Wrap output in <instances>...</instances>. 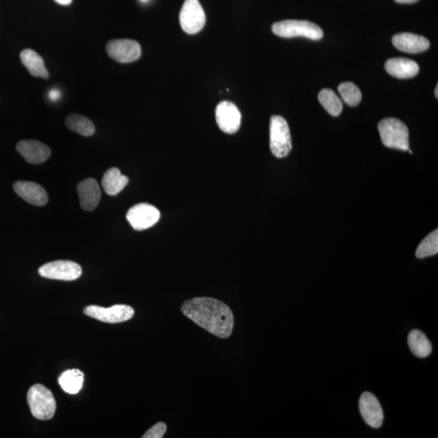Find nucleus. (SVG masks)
Here are the masks:
<instances>
[{
    "mask_svg": "<svg viewBox=\"0 0 438 438\" xmlns=\"http://www.w3.org/2000/svg\"><path fill=\"white\" fill-rule=\"evenodd\" d=\"M183 315L201 328L221 339L232 333L234 316L227 304L214 298L197 297L184 301Z\"/></svg>",
    "mask_w": 438,
    "mask_h": 438,
    "instance_id": "1",
    "label": "nucleus"
},
{
    "mask_svg": "<svg viewBox=\"0 0 438 438\" xmlns=\"http://www.w3.org/2000/svg\"><path fill=\"white\" fill-rule=\"evenodd\" d=\"M28 404L32 415L40 421L52 419L57 410V402L52 392L47 387L36 384L31 387L27 395Z\"/></svg>",
    "mask_w": 438,
    "mask_h": 438,
    "instance_id": "2",
    "label": "nucleus"
},
{
    "mask_svg": "<svg viewBox=\"0 0 438 438\" xmlns=\"http://www.w3.org/2000/svg\"><path fill=\"white\" fill-rule=\"evenodd\" d=\"M382 143L388 148L409 150V132L406 124L398 119L388 118L378 124Z\"/></svg>",
    "mask_w": 438,
    "mask_h": 438,
    "instance_id": "3",
    "label": "nucleus"
},
{
    "mask_svg": "<svg viewBox=\"0 0 438 438\" xmlns=\"http://www.w3.org/2000/svg\"><path fill=\"white\" fill-rule=\"evenodd\" d=\"M272 31L277 36L285 39L303 37L312 40H320L324 35L319 26L307 21L286 20L276 22L272 26Z\"/></svg>",
    "mask_w": 438,
    "mask_h": 438,
    "instance_id": "4",
    "label": "nucleus"
},
{
    "mask_svg": "<svg viewBox=\"0 0 438 438\" xmlns=\"http://www.w3.org/2000/svg\"><path fill=\"white\" fill-rule=\"evenodd\" d=\"M270 150L276 158L282 159L292 150V137L286 119L280 115L270 119Z\"/></svg>",
    "mask_w": 438,
    "mask_h": 438,
    "instance_id": "5",
    "label": "nucleus"
},
{
    "mask_svg": "<svg viewBox=\"0 0 438 438\" xmlns=\"http://www.w3.org/2000/svg\"><path fill=\"white\" fill-rule=\"evenodd\" d=\"M204 9L198 0H186L179 13V22L182 29L188 34H196L206 25Z\"/></svg>",
    "mask_w": 438,
    "mask_h": 438,
    "instance_id": "6",
    "label": "nucleus"
},
{
    "mask_svg": "<svg viewBox=\"0 0 438 438\" xmlns=\"http://www.w3.org/2000/svg\"><path fill=\"white\" fill-rule=\"evenodd\" d=\"M86 315L96 320L107 323H121V322L130 320L135 316V310L126 304H115L110 308H103L97 306H87L84 310Z\"/></svg>",
    "mask_w": 438,
    "mask_h": 438,
    "instance_id": "7",
    "label": "nucleus"
},
{
    "mask_svg": "<svg viewBox=\"0 0 438 438\" xmlns=\"http://www.w3.org/2000/svg\"><path fill=\"white\" fill-rule=\"evenodd\" d=\"M39 273L43 278L62 281H73L82 275L80 265L72 261H55L41 266Z\"/></svg>",
    "mask_w": 438,
    "mask_h": 438,
    "instance_id": "8",
    "label": "nucleus"
},
{
    "mask_svg": "<svg viewBox=\"0 0 438 438\" xmlns=\"http://www.w3.org/2000/svg\"><path fill=\"white\" fill-rule=\"evenodd\" d=\"M126 217L133 229L143 230L153 227L159 222L160 212L154 206L141 203L133 206L128 211Z\"/></svg>",
    "mask_w": 438,
    "mask_h": 438,
    "instance_id": "9",
    "label": "nucleus"
},
{
    "mask_svg": "<svg viewBox=\"0 0 438 438\" xmlns=\"http://www.w3.org/2000/svg\"><path fill=\"white\" fill-rule=\"evenodd\" d=\"M107 52L114 61L128 63L137 61L141 57V48L139 43L131 39H117L108 41Z\"/></svg>",
    "mask_w": 438,
    "mask_h": 438,
    "instance_id": "10",
    "label": "nucleus"
},
{
    "mask_svg": "<svg viewBox=\"0 0 438 438\" xmlns=\"http://www.w3.org/2000/svg\"><path fill=\"white\" fill-rule=\"evenodd\" d=\"M215 115L219 128L228 135L236 133L241 127V112L230 101H223L220 103L216 108Z\"/></svg>",
    "mask_w": 438,
    "mask_h": 438,
    "instance_id": "11",
    "label": "nucleus"
},
{
    "mask_svg": "<svg viewBox=\"0 0 438 438\" xmlns=\"http://www.w3.org/2000/svg\"><path fill=\"white\" fill-rule=\"evenodd\" d=\"M359 406L361 416L368 426L373 428L382 426L384 419V410L376 396L370 392H364L359 399Z\"/></svg>",
    "mask_w": 438,
    "mask_h": 438,
    "instance_id": "12",
    "label": "nucleus"
},
{
    "mask_svg": "<svg viewBox=\"0 0 438 438\" xmlns=\"http://www.w3.org/2000/svg\"><path fill=\"white\" fill-rule=\"evenodd\" d=\"M20 155L31 164H41L47 161L50 156V150L47 145L39 141H21L17 145Z\"/></svg>",
    "mask_w": 438,
    "mask_h": 438,
    "instance_id": "13",
    "label": "nucleus"
},
{
    "mask_svg": "<svg viewBox=\"0 0 438 438\" xmlns=\"http://www.w3.org/2000/svg\"><path fill=\"white\" fill-rule=\"evenodd\" d=\"M17 195L30 204L43 206L47 204L48 196L43 187L30 181H17L13 184Z\"/></svg>",
    "mask_w": 438,
    "mask_h": 438,
    "instance_id": "14",
    "label": "nucleus"
},
{
    "mask_svg": "<svg viewBox=\"0 0 438 438\" xmlns=\"http://www.w3.org/2000/svg\"><path fill=\"white\" fill-rule=\"evenodd\" d=\"M81 208L92 211L97 208L101 199V190L98 181L94 179H86L77 186Z\"/></svg>",
    "mask_w": 438,
    "mask_h": 438,
    "instance_id": "15",
    "label": "nucleus"
},
{
    "mask_svg": "<svg viewBox=\"0 0 438 438\" xmlns=\"http://www.w3.org/2000/svg\"><path fill=\"white\" fill-rule=\"evenodd\" d=\"M396 48L401 52L418 54L430 48V43L425 37L411 33L396 34L392 39Z\"/></svg>",
    "mask_w": 438,
    "mask_h": 438,
    "instance_id": "16",
    "label": "nucleus"
},
{
    "mask_svg": "<svg viewBox=\"0 0 438 438\" xmlns=\"http://www.w3.org/2000/svg\"><path fill=\"white\" fill-rule=\"evenodd\" d=\"M386 70L399 79H408L416 77L419 71L417 62L405 58L390 59L385 64Z\"/></svg>",
    "mask_w": 438,
    "mask_h": 438,
    "instance_id": "17",
    "label": "nucleus"
},
{
    "mask_svg": "<svg viewBox=\"0 0 438 438\" xmlns=\"http://www.w3.org/2000/svg\"><path fill=\"white\" fill-rule=\"evenodd\" d=\"M20 57L21 63L24 64L32 76L44 78V79L49 78V72L45 66L43 58L34 50L32 49L22 50Z\"/></svg>",
    "mask_w": 438,
    "mask_h": 438,
    "instance_id": "18",
    "label": "nucleus"
},
{
    "mask_svg": "<svg viewBox=\"0 0 438 438\" xmlns=\"http://www.w3.org/2000/svg\"><path fill=\"white\" fill-rule=\"evenodd\" d=\"M128 181V178L123 175L121 170L117 168H112L104 174L101 186L106 193L110 196H115L126 188Z\"/></svg>",
    "mask_w": 438,
    "mask_h": 438,
    "instance_id": "19",
    "label": "nucleus"
},
{
    "mask_svg": "<svg viewBox=\"0 0 438 438\" xmlns=\"http://www.w3.org/2000/svg\"><path fill=\"white\" fill-rule=\"evenodd\" d=\"M408 346L415 356L426 358L432 352V345L427 336L421 330H414L408 335Z\"/></svg>",
    "mask_w": 438,
    "mask_h": 438,
    "instance_id": "20",
    "label": "nucleus"
},
{
    "mask_svg": "<svg viewBox=\"0 0 438 438\" xmlns=\"http://www.w3.org/2000/svg\"><path fill=\"white\" fill-rule=\"evenodd\" d=\"M84 382V373L79 370H69L62 373L59 378V384L68 394L76 395L79 392Z\"/></svg>",
    "mask_w": 438,
    "mask_h": 438,
    "instance_id": "21",
    "label": "nucleus"
},
{
    "mask_svg": "<svg viewBox=\"0 0 438 438\" xmlns=\"http://www.w3.org/2000/svg\"><path fill=\"white\" fill-rule=\"evenodd\" d=\"M66 123L70 130L81 136L90 137L94 135L95 132V126L93 122L81 115L72 114L68 115Z\"/></svg>",
    "mask_w": 438,
    "mask_h": 438,
    "instance_id": "22",
    "label": "nucleus"
},
{
    "mask_svg": "<svg viewBox=\"0 0 438 438\" xmlns=\"http://www.w3.org/2000/svg\"><path fill=\"white\" fill-rule=\"evenodd\" d=\"M318 99H319L321 104L323 106L327 112L333 115V117H339L342 112V101L340 100L333 90L330 89L322 90L319 95H318Z\"/></svg>",
    "mask_w": 438,
    "mask_h": 438,
    "instance_id": "23",
    "label": "nucleus"
},
{
    "mask_svg": "<svg viewBox=\"0 0 438 438\" xmlns=\"http://www.w3.org/2000/svg\"><path fill=\"white\" fill-rule=\"evenodd\" d=\"M438 252V230L436 229L419 243L416 256L419 259L428 257L435 256Z\"/></svg>",
    "mask_w": 438,
    "mask_h": 438,
    "instance_id": "24",
    "label": "nucleus"
},
{
    "mask_svg": "<svg viewBox=\"0 0 438 438\" xmlns=\"http://www.w3.org/2000/svg\"><path fill=\"white\" fill-rule=\"evenodd\" d=\"M339 92L346 104L350 107H356L361 103V91L352 82H344L339 86Z\"/></svg>",
    "mask_w": 438,
    "mask_h": 438,
    "instance_id": "25",
    "label": "nucleus"
},
{
    "mask_svg": "<svg viewBox=\"0 0 438 438\" xmlns=\"http://www.w3.org/2000/svg\"><path fill=\"white\" fill-rule=\"evenodd\" d=\"M166 432H167V425L163 422H159L156 424L155 426L150 428L144 435L143 438H162L163 437Z\"/></svg>",
    "mask_w": 438,
    "mask_h": 438,
    "instance_id": "26",
    "label": "nucleus"
},
{
    "mask_svg": "<svg viewBox=\"0 0 438 438\" xmlns=\"http://www.w3.org/2000/svg\"><path fill=\"white\" fill-rule=\"evenodd\" d=\"M59 97H61V92L58 90L55 89L50 91L49 98L50 100L57 101L59 99Z\"/></svg>",
    "mask_w": 438,
    "mask_h": 438,
    "instance_id": "27",
    "label": "nucleus"
},
{
    "mask_svg": "<svg viewBox=\"0 0 438 438\" xmlns=\"http://www.w3.org/2000/svg\"><path fill=\"white\" fill-rule=\"evenodd\" d=\"M59 4H61V6H69L72 1V0H54Z\"/></svg>",
    "mask_w": 438,
    "mask_h": 438,
    "instance_id": "28",
    "label": "nucleus"
},
{
    "mask_svg": "<svg viewBox=\"0 0 438 438\" xmlns=\"http://www.w3.org/2000/svg\"><path fill=\"white\" fill-rule=\"evenodd\" d=\"M399 3H413L418 1V0H395Z\"/></svg>",
    "mask_w": 438,
    "mask_h": 438,
    "instance_id": "29",
    "label": "nucleus"
},
{
    "mask_svg": "<svg viewBox=\"0 0 438 438\" xmlns=\"http://www.w3.org/2000/svg\"><path fill=\"white\" fill-rule=\"evenodd\" d=\"M437 91H438V86H436V90H435V96H436V98H437V99L438 98V93H437Z\"/></svg>",
    "mask_w": 438,
    "mask_h": 438,
    "instance_id": "30",
    "label": "nucleus"
},
{
    "mask_svg": "<svg viewBox=\"0 0 438 438\" xmlns=\"http://www.w3.org/2000/svg\"><path fill=\"white\" fill-rule=\"evenodd\" d=\"M142 2H146L147 0H141Z\"/></svg>",
    "mask_w": 438,
    "mask_h": 438,
    "instance_id": "31",
    "label": "nucleus"
}]
</instances>
